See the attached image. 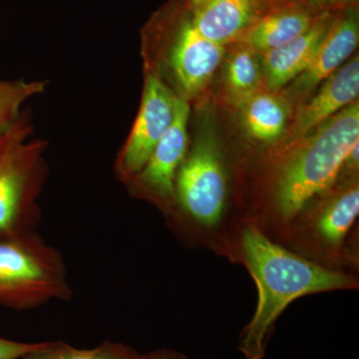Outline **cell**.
<instances>
[{"label": "cell", "mask_w": 359, "mask_h": 359, "mask_svg": "<svg viewBox=\"0 0 359 359\" xmlns=\"http://www.w3.org/2000/svg\"><path fill=\"white\" fill-rule=\"evenodd\" d=\"M240 248L257 289L256 311L238 339V351L245 359L264 358L276 321L295 299L358 285L353 276L273 242L256 223H245L241 229Z\"/></svg>", "instance_id": "obj_1"}, {"label": "cell", "mask_w": 359, "mask_h": 359, "mask_svg": "<svg viewBox=\"0 0 359 359\" xmlns=\"http://www.w3.org/2000/svg\"><path fill=\"white\" fill-rule=\"evenodd\" d=\"M358 141V100L278 152L271 184V226L285 236L297 215L337 183L349 150Z\"/></svg>", "instance_id": "obj_2"}, {"label": "cell", "mask_w": 359, "mask_h": 359, "mask_svg": "<svg viewBox=\"0 0 359 359\" xmlns=\"http://www.w3.org/2000/svg\"><path fill=\"white\" fill-rule=\"evenodd\" d=\"M72 294L62 255L35 231L0 240V306L29 311Z\"/></svg>", "instance_id": "obj_3"}, {"label": "cell", "mask_w": 359, "mask_h": 359, "mask_svg": "<svg viewBox=\"0 0 359 359\" xmlns=\"http://www.w3.org/2000/svg\"><path fill=\"white\" fill-rule=\"evenodd\" d=\"M358 212V178L340 180L339 185L335 183L297 215L285 237L297 254L301 252L311 261L332 268L351 257L347 238Z\"/></svg>", "instance_id": "obj_4"}, {"label": "cell", "mask_w": 359, "mask_h": 359, "mask_svg": "<svg viewBox=\"0 0 359 359\" xmlns=\"http://www.w3.org/2000/svg\"><path fill=\"white\" fill-rule=\"evenodd\" d=\"M43 145L27 141L20 121L0 137V240L34 231L39 212L35 205Z\"/></svg>", "instance_id": "obj_5"}, {"label": "cell", "mask_w": 359, "mask_h": 359, "mask_svg": "<svg viewBox=\"0 0 359 359\" xmlns=\"http://www.w3.org/2000/svg\"><path fill=\"white\" fill-rule=\"evenodd\" d=\"M228 199V177L218 137L203 125L175 180V203L205 230L221 226Z\"/></svg>", "instance_id": "obj_6"}, {"label": "cell", "mask_w": 359, "mask_h": 359, "mask_svg": "<svg viewBox=\"0 0 359 359\" xmlns=\"http://www.w3.org/2000/svg\"><path fill=\"white\" fill-rule=\"evenodd\" d=\"M177 97L166 85L148 75L140 112L119 160V172L132 179L143 169L161 140L174 121Z\"/></svg>", "instance_id": "obj_7"}, {"label": "cell", "mask_w": 359, "mask_h": 359, "mask_svg": "<svg viewBox=\"0 0 359 359\" xmlns=\"http://www.w3.org/2000/svg\"><path fill=\"white\" fill-rule=\"evenodd\" d=\"M189 115V104L178 97L173 123L158 142L143 169L130 179L142 192L148 194L165 208L175 203V180L188 153Z\"/></svg>", "instance_id": "obj_8"}, {"label": "cell", "mask_w": 359, "mask_h": 359, "mask_svg": "<svg viewBox=\"0 0 359 359\" xmlns=\"http://www.w3.org/2000/svg\"><path fill=\"white\" fill-rule=\"evenodd\" d=\"M299 105L294 121L283 137L278 152L287 150L311 133L316 127L358 101L359 94V58L353 59L335 71Z\"/></svg>", "instance_id": "obj_9"}, {"label": "cell", "mask_w": 359, "mask_h": 359, "mask_svg": "<svg viewBox=\"0 0 359 359\" xmlns=\"http://www.w3.org/2000/svg\"><path fill=\"white\" fill-rule=\"evenodd\" d=\"M359 41L358 9L351 8L334 16L332 26L323 40L311 65L292 80L283 93L289 104H302L316 89L351 57Z\"/></svg>", "instance_id": "obj_10"}, {"label": "cell", "mask_w": 359, "mask_h": 359, "mask_svg": "<svg viewBox=\"0 0 359 359\" xmlns=\"http://www.w3.org/2000/svg\"><path fill=\"white\" fill-rule=\"evenodd\" d=\"M224 45L201 34L192 14L181 21L170 51V65L187 96H195L205 88L224 57Z\"/></svg>", "instance_id": "obj_11"}, {"label": "cell", "mask_w": 359, "mask_h": 359, "mask_svg": "<svg viewBox=\"0 0 359 359\" xmlns=\"http://www.w3.org/2000/svg\"><path fill=\"white\" fill-rule=\"evenodd\" d=\"M266 0H205L194 7L192 21L201 34L226 46L240 42L264 14Z\"/></svg>", "instance_id": "obj_12"}, {"label": "cell", "mask_w": 359, "mask_h": 359, "mask_svg": "<svg viewBox=\"0 0 359 359\" xmlns=\"http://www.w3.org/2000/svg\"><path fill=\"white\" fill-rule=\"evenodd\" d=\"M334 18L332 11L321 13L301 36L261 54L264 82L269 89L276 92L285 88L309 67Z\"/></svg>", "instance_id": "obj_13"}, {"label": "cell", "mask_w": 359, "mask_h": 359, "mask_svg": "<svg viewBox=\"0 0 359 359\" xmlns=\"http://www.w3.org/2000/svg\"><path fill=\"white\" fill-rule=\"evenodd\" d=\"M318 14L295 4L273 8L245 33L240 43L259 54L273 50L304 34Z\"/></svg>", "instance_id": "obj_14"}, {"label": "cell", "mask_w": 359, "mask_h": 359, "mask_svg": "<svg viewBox=\"0 0 359 359\" xmlns=\"http://www.w3.org/2000/svg\"><path fill=\"white\" fill-rule=\"evenodd\" d=\"M245 128L264 143L280 141L287 129L290 104L283 97L257 91L238 104Z\"/></svg>", "instance_id": "obj_15"}, {"label": "cell", "mask_w": 359, "mask_h": 359, "mask_svg": "<svg viewBox=\"0 0 359 359\" xmlns=\"http://www.w3.org/2000/svg\"><path fill=\"white\" fill-rule=\"evenodd\" d=\"M257 52L247 45L231 52L224 67V81L231 100L242 102L248 97L259 91L264 82L262 61Z\"/></svg>", "instance_id": "obj_16"}, {"label": "cell", "mask_w": 359, "mask_h": 359, "mask_svg": "<svg viewBox=\"0 0 359 359\" xmlns=\"http://www.w3.org/2000/svg\"><path fill=\"white\" fill-rule=\"evenodd\" d=\"M139 354L131 346L108 340L91 349H79L55 341L44 342L36 351L18 359H136Z\"/></svg>", "instance_id": "obj_17"}, {"label": "cell", "mask_w": 359, "mask_h": 359, "mask_svg": "<svg viewBox=\"0 0 359 359\" xmlns=\"http://www.w3.org/2000/svg\"><path fill=\"white\" fill-rule=\"evenodd\" d=\"M44 83L23 80H0V137L20 121L21 106L30 97L41 93Z\"/></svg>", "instance_id": "obj_18"}, {"label": "cell", "mask_w": 359, "mask_h": 359, "mask_svg": "<svg viewBox=\"0 0 359 359\" xmlns=\"http://www.w3.org/2000/svg\"><path fill=\"white\" fill-rule=\"evenodd\" d=\"M44 342L27 344L13 341L0 337V359H18L25 354L36 351L43 346Z\"/></svg>", "instance_id": "obj_19"}, {"label": "cell", "mask_w": 359, "mask_h": 359, "mask_svg": "<svg viewBox=\"0 0 359 359\" xmlns=\"http://www.w3.org/2000/svg\"><path fill=\"white\" fill-rule=\"evenodd\" d=\"M355 0H306V6L313 13L318 14L330 11L334 7L353 4Z\"/></svg>", "instance_id": "obj_20"}, {"label": "cell", "mask_w": 359, "mask_h": 359, "mask_svg": "<svg viewBox=\"0 0 359 359\" xmlns=\"http://www.w3.org/2000/svg\"><path fill=\"white\" fill-rule=\"evenodd\" d=\"M136 359H189L185 354L173 349H159L146 354H139Z\"/></svg>", "instance_id": "obj_21"}, {"label": "cell", "mask_w": 359, "mask_h": 359, "mask_svg": "<svg viewBox=\"0 0 359 359\" xmlns=\"http://www.w3.org/2000/svg\"><path fill=\"white\" fill-rule=\"evenodd\" d=\"M268 4H283V2H287V0H266Z\"/></svg>", "instance_id": "obj_22"}, {"label": "cell", "mask_w": 359, "mask_h": 359, "mask_svg": "<svg viewBox=\"0 0 359 359\" xmlns=\"http://www.w3.org/2000/svg\"><path fill=\"white\" fill-rule=\"evenodd\" d=\"M203 1H205V0H191V4H192L193 7H196L202 4Z\"/></svg>", "instance_id": "obj_23"}]
</instances>
